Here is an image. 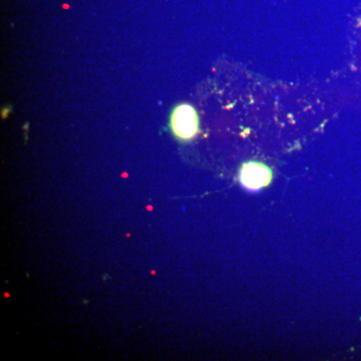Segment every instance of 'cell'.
I'll use <instances>...</instances> for the list:
<instances>
[{"mask_svg":"<svg viewBox=\"0 0 361 361\" xmlns=\"http://www.w3.org/2000/svg\"><path fill=\"white\" fill-rule=\"evenodd\" d=\"M272 179L270 169L256 161L247 163L240 173L242 185L249 190H259L269 185Z\"/></svg>","mask_w":361,"mask_h":361,"instance_id":"obj_2","label":"cell"},{"mask_svg":"<svg viewBox=\"0 0 361 361\" xmlns=\"http://www.w3.org/2000/svg\"><path fill=\"white\" fill-rule=\"evenodd\" d=\"M173 132L182 140L193 139L198 133V116L193 106L180 104L173 111L171 118Z\"/></svg>","mask_w":361,"mask_h":361,"instance_id":"obj_1","label":"cell"}]
</instances>
